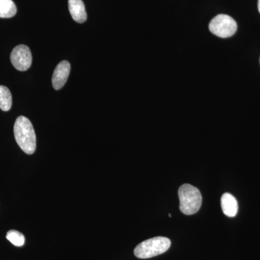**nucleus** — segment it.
<instances>
[{"label":"nucleus","instance_id":"12","mask_svg":"<svg viewBox=\"0 0 260 260\" xmlns=\"http://www.w3.org/2000/svg\"><path fill=\"white\" fill-rule=\"evenodd\" d=\"M258 10H259L260 13V0H258Z\"/></svg>","mask_w":260,"mask_h":260},{"label":"nucleus","instance_id":"11","mask_svg":"<svg viewBox=\"0 0 260 260\" xmlns=\"http://www.w3.org/2000/svg\"><path fill=\"white\" fill-rule=\"evenodd\" d=\"M7 239L15 246H23L25 244V237L23 234L15 230H10L6 236Z\"/></svg>","mask_w":260,"mask_h":260},{"label":"nucleus","instance_id":"3","mask_svg":"<svg viewBox=\"0 0 260 260\" xmlns=\"http://www.w3.org/2000/svg\"><path fill=\"white\" fill-rule=\"evenodd\" d=\"M171 244L170 239L167 237L152 238L138 244L135 247L134 254L140 259H148L165 253L169 250Z\"/></svg>","mask_w":260,"mask_h":260},{"label":"nucleus","instance_id":"8","mask_svg":"<svg viewBox=\"0 0 260 260\" xmlns=\"http://www.w3.org/2000/svg\"><path fill=\"white\" fill-rule=\"evenodd\" d=\"M221 208L223 213L228 217H234L238 213V203L235 197L233 196L230 193H225L222 195Z\"/></svg>","mask_w":260,"mask_h":260},{"label":"nucleus","instance_id":"6","mask_svg":"<svg viewBox=\"0 0 260 260\" xmlns=\"http://www.w3.org/2000/svg\"><path fill=\"white\" fill-rule=\"evenodd\" d=\"M70 73L69 61H62L56 67L52 77V85L55 90H60L64 87Z\"/></svg>","mask_w":260,"mask_h":260},{"label":"nucleus","instance_id":"2","mask_svg":"<svg viewBox=\"0 0 260 260\" xmlns=\"http://www.w3.org/2000/svg\"><path fill=\"white\" fill-rule=\"evenodd\" d=\"M178 194L180 202L179 208L181 213L190 215L199 211L203 198L198 188L191 184H184L179 187Z\"/></svg>","mask_w":260,"mask_h":260},{"label":"nucleus","instance_id":"1","mask_svg":"<svg viewBox=\"0 0 260 260\" xmlns=\"http://www.w3.org/2000/svg\"><path fill=\"white\" fill-rule=\"evenodd\" d=\"M15 140L24 153L31 155L37 148V136L32 123L25 116L17 118L14 124Z\"/></svg>","mask_w":260,"mask_h":260},{"label":"nucleus","instance_id":"7","mask_svg":"<svg viewBox=\"0 0 260 260\" xmlns=\"http://www.w3.org/2000/svg\"><path fill=\"white\" fill-rule=\"evenodd\" d=\"M68 8L70 15L75 22L83 23L86 21V10L82 0H68Z\"/></svg>","mask_w":260,"mask_h":260},{"label":"nucleus","instance_id":"4","mask_svg":"<svg viewBox=\"0 0 260 260\" xmlns=\"http://www.w3.org/2000/svg\"><path fill=\"white\" fill-rule=\"evenodd\" d=\"M210 32L220 38L232 37L237 30V23L229 15L220 14L212 19L209 24Z\"/></svg>","mask_w":260,"mask_h":260},{"label":"nucleus","instance_id":"9","mask_svg":"<svg viewBox=\"0 0 260 260\" xmlns=\"http://www.w3.org/2000/svg\"><path fill=\"white\" fill-rule=\"evenodd\" d=\"M16 13V5L13 0H0V18H13Z\"/></svg>","mask_w":260,"mask_h":260},{"label":"nucleus","instance_id":"10","mask_svg":"<svg viewBox=\"0 0 260 260\" xmlns=\"http://www.w3.org/2000/svg\"><path fill=\"white\" fill-rule=\"evenodd\" d=\"M13 99L11 92L4 85H0V109L4 112H8L12 107Z\"/></svg>","mask_w":260,"mask_h":260},{"label":"nucleus","instance_id":"5","mask_svg":"<svg viewBox=\"0 0 260 260\" xmlns=\"http://www.w3.org/2000/svg\"><path fill=\"white\" fill-rule=\"evenodd\" d=\"M10 60L15 69L19 71H26L31 66V51L27 46L23 44L17 46L12 51Z\"/></svg>","mask_w":260,"mask_h":260}]
</instances>
